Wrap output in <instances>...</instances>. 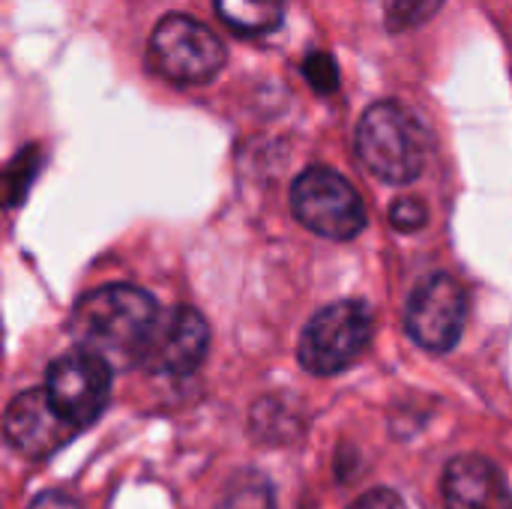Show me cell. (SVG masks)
<instances>
[{
	"label": "cell",
	"instance_id": "6da1fadb",
	"mask_svg": "<svg viewBox=\"0 0 512 509\" xmlns=\"http://www.w3.org/2000/svg\"><path fill=\"white\" fill-rule=\"evenodd\" d=\"M162 324L159 303L135 285H102L78 297L69 315L75 351L102 357L111 369L144 366Z\"/></svg>",
	"mask_w": 512,
	"mask_h": 509
},
{
	"label": "cell",
	"instance_id": "7a4b0ae2",
	"mask_svg": "<svg viewBox=\"0 0 512 509\" xmlns=\"http://www.w3.org/2000/svg\"><path fill=\"white\" fill-rule=\"evenodd\" d=\"M357 153L378 180L405 186L426 168L429 138L408 108L399 102H375L360 117Z\"/></svg>",
	"mask_w": 512,
	"mask_h": 509
},
{
	"label": "cell",
	"instance_id": "3957f363",
	"mask_svg": "<svg viewBox=\"0 0 512 509\" xmlns=\"http://www.w3.org/2000/svg\"><path fill=\"white\" fill-rule=\"evenodd\" d=\"M150 66L171 84L195 87L213 81L225 66L222 39L201 21L171 12L165 15L150 36Z\"/></svg>",
	"mask_w": 512,
	"mask_h": 509
},
{
	"label": "cell",
	"instance_id": "277c9868",
	"mask_svg": "<svg viewBox=\"0 0 512 509\" xmlns=\"http://www.w3.org/2000/svg\"><path fill=\"white\" fill-rule=\"evenodd\" d=\"M375 330L372 309L363 300H339L309 318L297 357L312 375H336L348 369L369 345Z\"/></svg>",
	"mask_w": 512,
	"mask_h": 509
},
{
	"label": "cell",
	"instance_id": "5b68a950",
	"mask_svg": "<svg viewBox=\"0 0 512 509\" xmlns=\"http://www.w3.org/2000/svg\"><path fill=\"white\" fill-rule=\"evenodd\" d=\"M294 216L327 240H354L366 228V207L357 189L333 168H306L291 186Z\"/></svg>",
	"mask_w": 512,
	"mask_h": 509
},
{
	"label": "cell",
	"instance_id": "8992f818",
	"mask_svg": "<svg viewBox=\"0 0 512 509\" xmlns=\"http://www.w3.org/2000/svg\"><path fill=\"white\" fill-rule=\"evenodd\" d=\"M114 369L87 351H72L57 357L45 372V393L66 423L78 432L93 426L111 399Z\"/></svg>",
	"mask_w": 512,
	"mask_h": 509
},
{
	"label": "cell",
	"instance_id": "52a82bcc",
	"mask_svg": "<svg viewBox=\"0 0 512 509\" xmlns=\"http://www.w3.org/2000/svg\"><path fill=\"white\" fill-rule=\"evenodd\" d=\"M468 321V294L450 273L426 276L408 306H405V330L408 336L435 354H447L459 345Z\"/></svg>",
	"mask_w": 512,
	"mask_h": 509
},
{
	"label": "cell",
	"instance_id": "ba28073f",
	"mask_svg": "<svg viewBox=\"0 0 512 509\" xmlns=\"http://www.w3.org/2000/svg\"><path fill=\"white\" fill-rule=\"evenodd\" d=\"M3 432L6 441L27 459H48L78 435V429L51 405L45 387L24 390L9 402L3 414Z\"/></svg>",
	"mask_w": 512,
	"mask_h": 509
},
{
	"label": "cell",
	"instance_id": "9c48e42d",
	"mask_svg": "<svg viewBox=\"0 0 512 509\" xmlns=\"http://www.w3.org/2000/svg\"><path fill=\"white\" fill-rule=\"evenodd\" d=\"M210 348V327L198 309L177 306L168 318H162L156 339L147 351L144 369L162 375H189L195 372Z\"/></svg>",
	"mask_w": 512,
	"mask_h": 509
},
{
	"label": "cell",
	"instance_id": "30bf717a",
	"mask_svg": "<svg viewBox=\"0 0 512 509\" xmlns=\"http://www.w3.org/2000/svg\"><path fill=\"white\" fill-rule=\"evenodd\" d=\"M447 509H512L504 474L483 456H459L444 471Z\"/></svg>",
	"mask_w": 512,
	"mask_h": 509
},
{
	"label": "cell",
	"instance_id": "8fae6325",
	"mask_svg": "<svg viewBox=\"0 0 512 509\" xmlns=\"http://www.w3.org/2000/svg\"><path fill=\"white\" fill-rule=\"evenodd\" d=\"M219 18L246 36L273 33L285 18V0H213Z\"/></svg>",
	"mask_w": 512,
	"mask_h": 509
},
{
	"label": "cell",
	"instance_id": "7c38bea8",
	"mask_svg": "<svg viewBox=\"0 0 512 509\" xmlns=\"http://www.w3.org/2000/svg\"><path fill=\"white\" fill-rule=\"evenodd\" d=\"M444 0H384V21L390 30H408L429 21Z\"/></svg>",
	"mask_w": 512,
	"mask_h": 509
},
{
	"label": "cell",
	"instance_id": "4fadbf2b",
	"mask_svg": "<svg viewBox=\"0 0 512 509\" xmlns=\"http://www.w3.org/2000/svg\"><path fill=\"white\" fill-rule=\"evenodd\" d=\"M303 75L306 81L318 90V93H336L339 90V69H336V60L327 54V51H312L306 60H303Z\"/></svg>",
	"mask_w": 512,
	"mask_h": 509
},
{
	"label": "cell",
	"instance_id": "5bb4252c",
	"mask_svg": "<svg viewBox=\"0 0 512 509\" xmlns=\"http://www.w3.org/2000/svg\"><path fill=\"white\" fill-rule=\"evenodd\" d=\"M426 219H429V210H426V204L423 201H417V198H402V201H396L393 204V210H390V222L399 228V231H420L423 225H426Z\"/></svg>",
	"mask_w": 512,
	"mask_h": 509
},
{
	"label": "cell",
	"instance_id": "9a60e30c",
	"mask_svg": "<svg viewBox=\"0 0 512 509\" xmlns=\"http://www.w3.org/2000/svg\"><path fill=\"white\" fill-rule=\"evenodd\" d=\"M348 509H405L402 498L390 489H372L363 498H357Z\"/></svg>",
	"mask_w": 512,
	"mask_h": 509
},
{
	"label": "cell",
	"instance_id": "2e32d148",
	"mask_svg": "<svg viewBox=\"0 0 512 509\" xmlns=\"http://www.w3.org/2000/svg\"><path fill=\"white\" fill-rule=\"evenodd\" d=\"M237 504H243V509H273L270 498H267V486H255V489H240L234 495ZM225 509H237V507H225Z\"/></svg>",
	"mask_w": 512,
	"mask_h": 509
},
{
	"label": "cell",
	"instance_id": "e0dca14e",
	"mask_svg": "<svg viewBox=\"0 0 512 509\" xmlns=\"http://www.w3.org/2000/svg\"><path fill=\"white\" fill-rule=\"evenodd\" d=\"M27 509H81L69 495H63V492H45V495H39L33 504Z\"/></svg>",
	"mask_w": 512,
	"mask_h": 509
}]
</instances>
